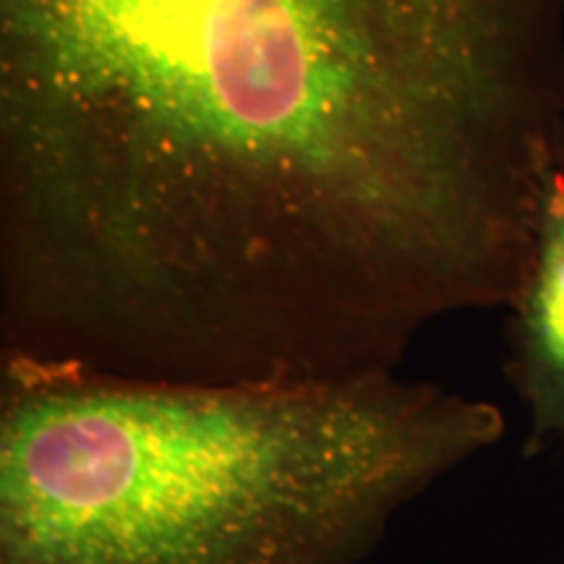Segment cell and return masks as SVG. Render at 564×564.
I'll return each instance as SVG.
<instances>
[{"instance_id": "cell-1", "label": "cell", "mask_w": 564, "mask_h": 564, "mask_svg": "<svg viewBox=\"0 0 564 564\" xmlns=\"http://www.w3.org/2000/svg\"><path fill=\"white\" fill-rule=\"evenodd\" d=\"M562 167L564 0H0V361L398 373Z\"/></svg>"}, {"instance_id": "cell-2", "label": "cell", "mask_w": 564, "mask_h": 564, "mask_svg": "<svg viewBox=\"0 0 564 564\" xmlns=\"http://www.w3.org/2000/svg\"><path fill=\"white\" fill-rule=\"evenodd\" d=\"M502 436L497 405L398 373L253 387L0 364V564H364Z\"/></svg>"}, {"instance_id": "cell-3", "label": "cell", "mask_w": 564, "mask_h": 564, "mask_svg": "<svg viewBox=\"0 0 564 564\" xmlns=\"http://www.w3.org/2000/svg\"><path fill=\"white\" fill-rule=\"evenodd\" d=\"M507 324V382L528 413L523 457L564 444V167L549 178Z\"/></svg>"}]
</instances>
